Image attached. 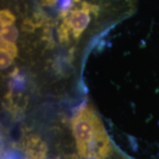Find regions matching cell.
I'll use <instances>...</instances> for the list:
<instances>
[{
    "label": "cell",
    "mask_w": 159,
    "mask_h": 159,
    "mask_svg": "<svg viewBox=\"0 0 159 159\" xmlns=\"http://www.w3.org/2000/svg\"><path fill=\"white\" fill-rule=\"evenodd\" d=\"M73 132L80 155L86 159H104L111 150V142L102 121L90 106L74 116Z\"/></svg>",
    "instance_id": "6da1fadb"
},
{
    "label": "cell",
    "mask_w": 159,
    "mask_h": 159,
    "mask_svg": "<svg viewBox=\"0 0 159 159\" xmlns=\"http://www.w3.org/2000/svg\"><path fill=\"white\" fill-rule=\"evenodd\" d=\"M41 2H42V4L44 5V6H53V5L57 2V0H41Z\"/></svg>",
    "instance_id": "7a4b0ae2"
},
{
    "label": "cell",
    "mask_w": 159,
    "mask_h": 159,
    "mask_svg": "<svg viewBox=\"0 0 159 159\" xmlns=\"http://www.w3.org/2000/svg\"><path fill=\"white\" fill-rule=\"evenodd\" d=\"M43 159H53V158H45V157H43Z\"/></svg>",
    "instance_id": "3957f363"
}]
</instances>
